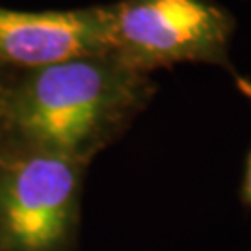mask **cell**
I'll use <instances>...</instances> for the list:
<instances>
[{
    "label": "cell",
    "mask_w": 251,
    "mask_h": 251,
    "mask_svg": "<svg viewBox=\"0 0 251 251\" xmlns=\"http://www.w3.org/2000/svg\"><path fill=\"white\" fill-rule=\"evenodd\" d=\"M156 82L114 54L15 69L0 99V142L88 164L151 104Z\"/></svg>",
    "instance_id": "6da1fadb"
},
{
    "label": "cell",
    "mask_w": 251,
    "mask_h": 251,
    "mask_svg": "<svg viewBox=\"0 0 251 251\" xmlns=\"http://www.w3.org/2000/svg\"><path fill=\"white\" fill-rule=\"evenodd\" d=\"M88 164L0 142V251H69Z\"/></svg>",
    "instance_id": "7a4b0ae2"
},
{
    "label": "cell",
    "mask_w": 251,
    "mask_h": 251,
    "mask_svg": "<svg viewBox=\"0 0 251 251\" xmlns=\"http://www.w3.org/2000/svg\"><path fill=\"white\" fill-rule=\"evenodd\" d=\"M112 54L151 75L179 63L231 67L236 21L214 0H116L108 4Z\"/></svg>",
    "instance_id": "3957f363"
},
{
    "label": "cell",
    "mask_w": 251,
    "mask_h": 251,
    "mask_svg": "<svg viewBox=\"0 0 251 251\" xmlns=\"http://www.w3.org/2000/svg\"><path fill=\"white\" fill-rule=\"evenodd\" d=\"M112 54L108 4L78 9L0 8V65L36 69L80 56Z\"/></svg>",
    "instance_id": "277c9868"
},
{
    "label": "cell",
    "mask_w": 251,
    "mask_h": 251,
    "mask_svg": "<svg viewBox=\"0 0 251 251\" xmlns=\"http://www.w3.org/2000/svg\"><path fill=\"white\" fill-rule=\"evenodd\" d=\"M236 82H238V88L246 93V97L250 99L251 102V80H246L242 76H236ZM244 194H246V199L251 205V152L250 158H248V170H246V184H244Z\"/></svg>",
    "instance_id": "5b68a950"
},
{
    "label": "cell",
    "mask_w": 251,
    "mask_h": 251,
    "mask_svg": "<svg viewBox=\"0 0 251 251\" xmlns=\"http://www.w3.org/2000/svg\"><path fill=\"white\" fill-rule=\"evenodd\" d=\"M15 71V69H9V67H4V65H0V99H2V93L6 90V84H8L9 76H11V73Z\"/></svg>",
    "instance_id": "8992f818"
}]
</instances>
